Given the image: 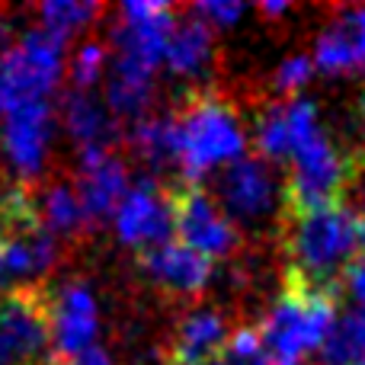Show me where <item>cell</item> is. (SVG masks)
I'll list each match as a JSON object with an SVG mask.
<instances>
[{
	"instance_id": "6da1fadb",
	"label": "cell",
	"mask_w": 365,
	"mask_h": 365,
	"mask_svg": "<svg viewBox=\"0 0 365 365\" xmlns=\"http://www.w3.org/2000/svg\"><path fill=\"white\" fill-rule=\"evenodd\" d=\"M282 250L289 259L285 279L336 292L346 269L362 253L359 218L343 199L304 208L285 205Z\"/></svg>"
},
{
	"instance_id": "7a4b0ae2",
	"label": "cell",
	"mask_w": 365,
	"mask_h": 365,
	"mask_svg": "<svg viewBox=\"0 0 365 365\" xmlns=\"http://www.w3.org/2000/svg\"><path fill=\"white\" fill-rule=\"evenodd\" d=\"M180 135V173L186 182L199 186V180L212 170H225L244 158L247 132L237 109L225 96L212 90H195L173 113Z\"/></svg>"
},
{
	"instance_id": "3957f363",
	"label": "cell",
	"mask_w": 365,
	"mask_h": 365,
	"mask_svg": "<svg viewBox=\"0 0 365 365\" xmlns=\"http://www.w3.org/2000/svg\"><path fill=\"white\" fill-rule=\"evenodd\" d=\"M336 321V292L285 279L279 298L259 321V336L272 359L302 362L308 353H317Z\"/></svg>"
},
{
	"instance_id": "277c9868",
	"label": "cell",
	"mask_w": 365,
	"mask_h": 365,
	"mask_svg": "<svg viewBox=\"0 0 365 365\" xmlns=\"http://www.w3.org/2000/svg\"><path fill=\"white\" fill-rule=\"evenodd\" d=\"M365 170L359 151H346L336 145L327 132L311 138L295 158L289 160V180H285V205H324L340 202L353 180Z\"/></svg>"
},
{
	"instance_id": "5b68a950",
	"label": "cell",
	"mask_w": 365,
	"mask_h": 365,
	"mask_svg": "<svg viewBox=\"0 0 365 365\" xmlns=\"http://www.w3.org/2000/svg\"><path fill=\"white\" fill-rule=\"evenodd\" d=\"M64 42L42 29L19 36L0 58V119L23 103H48L61 81Z\"/></svg>"
},
{
	"instance_id": "8992f818",
	"label": "cell",
	"mask_w": 365,
	"mask_h": 365,
	"mask_svg": "<svg viewBox=\"0 0 365 365\" xmlns=\"http://www.w3.org/2000/svg\"><path fill=\"white\" fill-rule=\"evenodd\" d=\"M0 365H61L51 346L42 289L19 285L0 298Z\"/></svg>"
},
{
	"instance_id": "52a82bcc",
	"label": "cell",
	"mask_w": 365,
	"mask_h": 365,
	"mask_svg": "<svg viewBox=\"0 0 365 365\" xmlns=\"http://www.w3.org/2000/svg\"><path fill=\"white\" fill-rule=\"evenodd\" d=\"M218 205L234 225H263L285 212V182L272 164L259 158H240L218 170Z\"/></svg>"
},
{
	"instance_id": "ba28073f",
	"label": "cell",
	"mask_w": 365,
	"mask_h": 365,
	"mask_svg": "<svg viewBox=\"0 0 365 365\" xmlns=\"http://www.w3.org/2000/svg\"><path fill=\"white\" fill-rule=\"evenodd\" d=\"M173 199V231L180 234V244L195 250L199 257L227 259L240 247V227L225 215L218 199L205 192L202 186L182 182L170 192Z\"/></svg>"
},
{
	"instance_id": "9c48e42d",
	"label": "cell",
	"mask_w": 365,
	"mask_h": 365,
	"mask_svg": "<svg viewBox=\"0 0 365 365\" xmlns=\"http://www.w3.org/2000/svg\"><path fill=\"white\" fill-rule=\"evenodd\" d=\"M173 26H177V10L160 4V0H128V4H122L119 23L113 32V61L154 74V68L167 55Z\"/></svg>"
},
{
	"instance_id": "30bf717a",
	"label": "cell",
	"mask_w": 365,
	"mask_h": 365,
	"mask_svg": "<svg viewBox=\"0 0 365 365\" xmlns=\"http://www.w3.org/2000/svg\"><path fill=\"white\" fill-rule=\"evenodd\" d=\"M115 237L125 247L145 253L151 247H160L173 234V199L170 192L158 186L154 180L141 177L128 186L119 208L113 215Z\"/></svg>"
},
{
	"instance_id": "8fae6325",
	"label": "cell",
	"mask_w": 365,
	"mask_h": 365,
	"mask_svg": "<svg viewBox=\"0 0 365 365\" xmlns=\"http://www.w3.org/2000/svg\"><path fill=\"white\" fill-rule=\"evenodd\" d=\"M324 132L321 113L311 100H282L257 115L253 125V145L259 151V160L266 164H289L311 138Z\"/></svg>"
},
{
	"instance_id": "7c38bea8",
	"label": "cell",
	"mask_w": 365,
	"mask_h": 365,
	"mask_svg": "<svg viewBox=\"0 0 365 365\" xmlns=\"http://www.w3.org/2000/svg\"><path fill=\"white\" fill-rule=\"evenodd\" d=\"M45 302H48L51 346H55L58 362H68L93 349L96 334H100V308L87 285L61 282L51 295H45Z\"/></svg>"
},
{
	"instance_id": "4fadbf2b",
	"label": "cell",
	"mask_w": 365,
	"mask_h": 365,
	"mask_svg": "<svg viewBox=\"0 0 365 365\" xmlns=\"http://www.w3.org/2000/svg\"><path fill=\"white\" fill-rule=\"evenodd\" d=\"M55 122L58 115L48 103H23L4 115L0 148L23 180H36L45 170L51 138H55Z\"/></svg>"
},
{
	"instance_id": "5bb4252c",
	"label": "cell",
	"mask_w": 365,
	"mask_h": 365,
	"mask_svg": "<svg viewBox=\"0 0 365 365\" xmlns=\"http://www.w3.org/2000/svg\"><path fill=\"white\" fill-rule=\"evenodd\" d=\"M314 71L330 77L365 74V6H343L314 38Z\"/></svg>"
},
{
	"instance_id": "9a60e30c",
	"label": "cell",
	"mask_w": 365,
	"mask_h": 365,
	"mask_svg": "<svg viewBox=\"0 0 365 365\" xmlns=\"http://www.w3.org/2000/svg\"><path fill=\"white\" fill-rule=\"evenodd\" d=\"M77 199L83 205L87 225H103L115 215L122 195L128 192V164L115 151H83Z\"/></svg>"
},
{
	"instance_id": "2e32d148",
	"label": "cell",
	"mask_w": 365,
	"mask_h": 365,
	"mask_svg": "<svg viewBox=\"0 0 365 365\" xmlns=\"http://www.w3.org/2000/svg\"><path fill=\"white\" fill-rule=\"evenodd\" d=\"M141 269L158 289L170 292L177 298H192L212 282V263L195 250L182 247L180 240H167L160 247L138 253Z\"/></svg>"
},
{
	"instance_id": "e0dca14e",
	"label": "cell",
	"mask_w": 365,
	"mask_h": 365,
	"mask_svg": "<svg viewBox=\"0 0 365 365\" xmlns=\"http://www.w3.org/2000/svg\"><path fill=\"white\" fill-rule=\"evenodd\" d=\"M231 336L227 314L218 308H195L177 324L167 349V365H208Z\"/></svg>"
},
{
	"instance_id": "ac0fdd59",
	"label": "cell",
	"mask_w": 365,
	"mask_h": 365,
	"mask_svg": "<svg viewBox=\"0 0 365 365\" xmlns=\"http://www.w3.org/2000/svg\"><path fill=\"white\" fill-rule=\"evenodd\" d=\"M61 125L77 148L83 151H113L119 138V119L96 100L93 93L71 90L61 103Z\"/></svg>"
},
{
	"instance_id": "d6986e66",
	"label": "cell",
	"mask_w": 365,
	"mask_h": 365,
	"mask_svg": "<svg viewBox=\"0 0 365 365\" xmlns=\"http://www.w3.org/2000/svg\"><path fill=\"white\" fill-rule=\"evenodd\" d=\"M215 61V36L205 23L186 13L182 19H177L173 36L167 42V55L164 64L180 77H202L208 74Z\"/></svg>"
},
{
	"instance_id": "ffe728a7",
	"label": "cell",
	"mask_w": 365,
	"mask_h": 365,
	"mask_svg": "<svg viewBox=\"0 0 365 365\" xmlns=\"http://www.w3.org/2000/svg\"><path fill=\"white\" fill-rule=\"evenodd\" d=\"M132 141L135 154L145 160L151 170H180V135L173 115H151L132 122Z\"/></svg>"
},
{
	"instance_id": "44dd1931",
	"label": "cell",
	"mask_w": 365,
	"mask_h": 365,
	"mask_svg": "<svg viewBox=\"0 0 365 365\" xmlns=\"http://www.w3.org/2000/svg\"><path fill=\"white\" fill-rule=\"evenodd\" d=\"M151 96H154V74L128 68V64L119 61L109 64L106 109L115 119H128V122L145 119L148 109H151Z\"/></svg>"
},
{
	"instance_id": "7402d4cb",
	"label": "cell",
	"mask_w": 365,
	"mask_h": 365,
	"mask_svg": "<svg viewBox=\"0 0 365 365\" xmlns=\"http://www.w3.org/2000/svg\"><path fill=\"white\" fill-rule=\"evenodd\" d=\"M55 259H58V240L45 231V225L4 237V263L13 279L42 276V272H48L55 266Z\"/></svg>"
},
{
	"instance_id": "603a6c76",
	"label": "cell",
	"mask_w": 365,
	"mask_h": 365,
	"mask_svg": "<svg viewBox=\"0 0 365 365\" xmlns=\"http://www.w3.org/2000/svg\"><path fill=\"white\" fill-rule=\"evenodd\" d=\"M321 353V365H365V311L349 308L336 314Z\"/></svg>"
},
{
	"instance_id": "cb8c5ba5",
	"label": "cell",
	"mask_w": 365,
	"mask_h": 365,
	"mask_svg": "<svg viewBox=\"0 0 365 365\" xmlns=\"http://www.w3.org/2000/svg\"><path fill=\"white\" fill-rule=\"evenodd\" d=\"M42 225L51 237H77L87 225V215H83V205L77 199V189L68 186V182H55V186L45 189L42 199Z\"/></svg>"
},
{
	"instance_id": "d4e9b609",
	"label": "cell",
	"mask_w": 365,
	"mask_h": 365,
	"mask_svg": "<svg viewBox=\"0 0 365 365\" xmlns=\"http://www.w3.org/2000/svg\"><path fill=\"white\" fill-rule=\"evenodd\" d=\"M100 13H103L100 4H90V0H83V4L81 0H48V4H42L36 10V16H38V23H42L38 29L64 42V38L90 29Z\"/></svg>"
},
{
	"instance_id": "484cf974",
	"label": "cell",
	"mask_w": 365,
	"mask_h": 365,
	"mask_svg": "<svg viewBox=\"0 0 365 365\" xmlns=\"http://www.w3.org/2000/svg\"><path fill=\"white\" fill-rule=\"evenodd\" d=\"M269 353L263 346V336L257 327H237L231 330L225 349L215 356L208 365H266Z\"/></svg>"
},
{
	"instance_id": "4316f807",
	"label": "cell",
	"mask_w": 365,
	"mask_h": 365,
	"mask_svg": "<svg viewBox=\"0 0 365 365\" xmlns=\"http://www.w3.org/2000/svg\"><path fill=\"white\" fill-rule=\"evenodd\" d=\"M106 71H109V55L100 42H83L81 48L74 51V61H71V81H74V90L90 93V90L106 77Z\"/></svg>"
},
{
	"instance_id": "83f0119b",
	"label": "cell",
	"mask_w": 365,
	"mask_h": 365,
	"mask_svg": "<svg viewBox=\"0 0 365 365\" xmlns=\"http://www.w3.org/2000/svg\"><path fill=\"white\" fill-rule=\"evenodd\" d=\"M314 77V61L308 55H289L272 74V90L285 100H295L298 90H304Z\"/></svg>"
},
{
	"instance_id": "f1b7e54d",
	"label": "cell",
	"mask_w": 365,
	"mask_h": 365,
	"mask_svg": "<svg viewBox=\"0 0 365 365\" xmlns=\"http://www.w3.org/2000/svg\"><path fill=\"white\" fill-rule=\"evenodd\" d=\"M189 13H192L199 23H205L208 29H231V26L240 23L247 6L234 4V0H205V4H195Z\"/></svg>"
},
{
	"instance_id": "f546056e",
	"label": "cell",
	"mask_w": 365,
	"mask_h": 365,
	"mask_svg": "<svg viewBox=\"0 0 365 365\" xmlns=\"http://www.w3.org/2000/svg\"><path fill=\"white\" fill-rule=\"evenodd\" d=\"M343 285H346L349 298H353V302L365 311V250L356 257V263L346 269V276H343Z\"/></svg>"
},
{
	"instance_id": "4dcf8cb0",
	"label": "cell",
	"mask_w": 365,
	"mask_h": 365,
	"mask_svg": "<svg viewBox=\"0 0 365 365\" xmlns=\"http://www.w3.org/2000/svg\"><path fill=\"white\" fill-rule=\"evenodd\" d=\"M353 125H356V135H359V158L365 160V87L356 93V103H353Z\"/></svg>"
},
{
	"instance_id": "1f68e13d",
	"label": "cell",
	"mask_w": 365,
	"mask_h": 365,
	"mask_svg": "<svg viewBox=\"0 0 365 365\" xmlns=\"http://www.w3.org/2000/svg\"><path fill=\"white\" fill-rule=\"evenodd\" d=\"M61 365H115V362H113V356H109V353H103V349L93 346V349H87V353L74 356V359H68Z\"/></svg>"
},
{
	"instance_id": "d6a6232c",
	"label": "cell",
	"mask_w": 365,
	"mask_h": 365,
	"mask_svg": "<svg viewBox=\"0 0 365 365\" xmlns=\"http://www.w3.org/2000/svg\"><path fill=\"white\" fill-rule=\"evenodd\" d=\"M259 13H263V16H285V13H289V4H276V0H263V4L257 6Z\"/></svg>"
},
{
	"instance_id": "836d02e7",
	"label": "cell",
	"mask_w": 365,
	"mask_h": 365,
	"mask_svg": "<svg viewBox=\"0 0 365 365\" xmlns=\"http://www.w3.org/2000/svg\"><path fill=\"white\" fill-rule=\"evenodd\" d=\"M356 218H359V231H362V250H365V189H362V199H359V212H356Z\"/></svg>"
},
{
	"instance_id": "e575fe53",
	"label": "cell",
	"mask_w": 365,
	"mask_h": 365,
	"mask_svg": "<svg viewBox=\"0 0 365 365\" xmlns=\"http://www.w3.org/2000/svg\"><path fill=\"white\" fill-rule=\"evenodd\" d=\"M6 272V263H4V237H0V279H4Z\"/></svg>"
},
{
	"instance_id": "d590c367",
	"label": "cell",
	"mask_w": 365,
	"mask_h": 365,
	"mask_svg": "<svg viewBox=\"0 0 365 365\" xmlns=\"http://www.w3.org/2000/svg\"><path fill=\"white\" fill-rule=\"evenodd\" d=\"M266 365H302V362H285V359H272V356H269V359H266Z\"/></svg>"
},
{
	"instance_id": "8d00e7d4",
	"label": "cell",
	"mask_w": 365,
	"mask_h": 365,
	"mask_svg": "<svg viewBox=\"0 0 365 365\" xmlns=\"http://www.w3.org/2000/svg\"><path fill=\"white\" fill-rule=\"evenodd\" d=\"M138 365H167V359L164 362H160V359H141Z\"/></svg>"
}]
</instances>
